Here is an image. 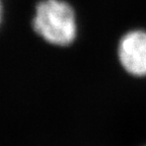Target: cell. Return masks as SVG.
<instances>
[{"label": "cell", "mask_w": 146, "mask_h": 146, "mask_svg": "<svg viewBox=\"0 0 146 146\" xmlns=\"http://www.w3.org/2000/svg\"><path fill=\"white\" fill-rule=\"evenodd\" d=\"M33 27L44 41L57 47L71 45L78 34L75 11L65 0H41L36 6Z\"/></svg>", "instance_id": "6da1fadb"}, {"label": "cell", "mask_w": 146, "mask_h": 146, "mask_svg": "<svg viewBox=\"0 0 146 146\" xmlns=\"http://www.w3.org/2000/svg\"><path fill=\"white\" fill-rule=\"evenodd\" d=\"M118 59L123 69L134 77L146 76V31L127 32L118 45Z\"/></svg>", "instance_id": "7a4b0ae2"}, {"label": "cell", "mask_w": 146, "mask_h": 146, "mask_svg": "<svg viewBox=\"0 0 146 146\" xmlns=\"http://www.w3.org/2000/svg\"><path fill=\"white\" fill-rule=\"evenodd\" d=\"M1 18H2V5H1V1H0V23H1Z\"/></svg>", "instance_id": "3957f363"}]
</instances>
